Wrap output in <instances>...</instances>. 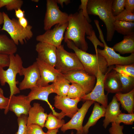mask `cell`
<instances>
[{
  "mask_svg": "<svg viewBox=\"0 0 134 134\" xmlns=\"http://www.w3.org/2000/svg\"><path fill=\"white\" fill-rule=\"evenodd\" d=\"M67 47L74 52L82 64L84 70L88 74L96 77L98 70L105 74L108 70L106 62L99 53L92 54L84 51L76 47L73 42L69 39L64 40Z\"/></svg>",
  "mask_w": 134,
  "mask_h": 134,
  "instance_id": "cell-3",
  "label": "cell"
},
{
  "mask_svg": "<svg viewBox=\"0 0 134 134\" xmlns=\"http://www.w3.org/2000/svg\"><path fill=\"white\" fill-rule=\"evenodd\" d=\"M32 1L35 2H39V0H32Z\"/></svg>",
  "mask_w": 134,
  "mask_h": 134,
  "instance_id": "cell-50",
  "label": "cell"
},
{
  "mask_svg": "<svg viewBox=\"0 0 134 134\" xmlns=\"http://www.w3.org/2000/svg\"><path fill=\"white\" fill-rule=\"evenodd\" d=\"M18 21L20 25L24 28H26L28 25V21L24 17L19 19Z\"/></svg>",
  "mask_w": 134,
  "mask_h": 134,
  "instance_id": "cell-44",
  "label": "cell"
},
{
  "mask_svg": "<svg viewBox=\"0 0 134 134\" xmlns=\"http://www.w3.org/2000/svg\"><path fill=\"white\" fill-rule=\"evenodd\" d=\"M93 43L95 48L96 52L97 46L99 45L102 47H104L103 43L101 42L98 40L96 35L95 32H94L91 36H87L86 37Z\"/></svg>",
  "mask_w": 134,
  "mask_h": 134,
  "instance_id": "cell-40",
  "label": "cell"
},
{
  "mask_svg": "<svg viewBox=\"0 0 134 134\" xmlns=\"http://www.w3.org/2000/svg\"><path fill=\"white\" fill-rule=\"evenodd\" d=\"M54 93V87L53 83L45 87H39L31 90L27 96L28 100L30 102L34 100H39L46 102L51 110L52 114L58 118L62 119L65 116L62 112H56L48 100V97L51 93Z\"/></svg>",
  "mask_w": 134,
  "mask_h": 134,
  "instance_id": "cell-14",
  "label": "cell"
},
{
  "mask_svg": "<svg viewBox=\"0 0 134 134\" xmlns=\"http://www.w3.org/2000/svg\"><path fill=\"white\" fill-rule=\"evenodd\" d=\"M95 102L90 100L85 101L71 119L61 128V131L64 133L68 130L75 129L77 131L76 134H84L82 125L83 120L89 109Z\"/></svg>",
  "mask_w": 134,
  "mask_h": 134,
  "instance_id": "cell-13",
  "label": "cell"
},
{
  "mask_svg": "<svg viewBox=\"0 0 134 134\" xmlns=\"http://www.w3.org/2000/svg\"><path fill=\"white\" fill-rule=\"evenodd\" d=\"M2 13L4 21L0 30L6 32L17 45L19 43L23 44L32 37L33 34L32 26L28 25L24 28L20 25L18 20L14 18L11 19L5 12Z\"/></svg>",
  "mask_w": 134,
  "mask_h": 134,
  "instance_id": "cell-5",
  "label": "cell"
},
{
  "mask_svg": "<svg viewBox=\"0 0 134 134\" xmlns=\"http://www.w3.org/2000/svg\"><path fill=\"white\" fill-rule=\"evenodd\" d=\"M54 106L62 110L65 116L71 118L79 109L77 107L81 99H72L67 96H55L54 99Z\"/></svg>",
  "mask_w": 134,
  "mask_h": 134,
  "instance_id": "cell-16",
  "label": "cell"
},
{
  "mask_svg": "<svg viewBox=\"0 0 134 134\" xmlns=\"http://www.w3.org/2000/svg\"><path fill=\"white\" fill-rule=\"evenodd\" d=\"M57 3L59 4L62 8L64 7V3L66 5L68 4L70 2V0H56Z\"/></svg>",
  "mask_w": 134,
  "mask_h": 134,
  "instance_id": "cell-46",
  "label": "cell"
},
{
  "mask_svg": "<svg viewBox=\"0 0 134 134\" xmlns=\"http://www.w3.org/2000/svg\"><path fill=\"white\" fill-rule=\"evenodd\" d=\"M71 134H74V133L73 131H72Z\"/></svg>",
  "mask_w": 134,
  "mask_h": 134,
  "instance_id": "cell-51",
  "label": "cell"
},
{
  "mask_svg": "<svg viewBox=\"0 0 134 134\" xmlns=\"http://www.w3.org/2000/svg\"><path fill=\"white\" fill-rule=\"evenodd\" d=\"M124 8L128 11L134 13V0H126Z\"/></svg>",
  "mask_w": 134,
  "mask_h": 134,
  "instance_id": "cell-43",
  "label": "cell"
},
{
  "mask_svg": "<svg viewBox=\"0 0 134 134\" xmlns=\"http://www.w3.org/2000/svg\"><path fill=\"white\" fill-rule=\"evenodd\" d=\"M86 95L81 87L77 83H71L70 85L67 96L68 98L75 99H81Z\"/></svg>",
  "mask_w": 134,
  "mask_h": 134,
  "instance_id": "cell-29",
  "label": "cell"
},
{
  "mask_svg": "<svg viewBox=\"0 0 134 134\" xmlns=\"http://www.w3.org/2000/svg\"><path fill=\"white\" fill-rule=\"evenodd\" d=\"M69 15L62 11L57 4L56 0H46V11L44 20V29L45 31L58 24L68 22Z\"/></svg>",
  "mask_w": 134,
  "mask_h": 134,
  "instance_id": "cell-8",
  "label": "cell"
},
{
  "mask_svg": "<svg viewBox=\"0 0 134 134\" xmlns=\"http://www.w3.org/2000/svg\"><path fill=\"white\" fill-rule=\"evenodd\" d=\"M4 96V92L2 89L0 87V97H2Z\"/></svg>",
  "mask_w": 134,
  "mask_h": 134,
  "instance_id": "cell-49",
  "label": "cell"
},
{
  "mask_svg": "<svg viewBox=\"0 0 134 134\" xmlns=\"http://www.w3.org/2000/svg\"><path fill=\"white\" fill-rule=\"evenodd\" d=\"M22 75L24 77L19 84V88L20 90L28 89L31 90L39 86L41 77L36 61L27 67H23L21 71Z\"/></svg>",
  "mask_w": 134,
  "mask_h": 134,
  "instance_id": "cell-10",
  "label": "cell"
},
{
  "mask_svg": "<svg viewBox=\"0 0 134 134\" xmlns=\"http://www.w3.org/2000/svg\"><path fill=\"white\" fill-rule=\"evenodd\" d=\"M106 108L99 103L95 102L92 113L88 121L83 126V130L84 134H87L89 129L92 126L95 125L101 117H104Z\"/></svg>",
  "mask_w": 134,
  "mask_h": 134,
  "instance_id": "cell-22",
  "label": "cell"
},
{
  "mask_svg": "<svg viewBox=\"0 0 134 134\" xmlns=\"http://www.w3.org/2000/svg\"><path fill=\"white\" fill-rule=\"evenodd\" d=\"M114 17L116 21L131 22L134 21V13H132L125 9Z\"/></svg>",
  "mask_w": 134,
  "mask_h": 134,
  "instance_id": "cell-35",
  "label": "cell"
},
{
  "mask_svg": "<svg viewBox=\"0 0 134 134\" xmlns=\"http://www.w3.org/2000/svg\"><path fill=\"white\" fill-rule=\"evenodd\" d=\"M120 103L118 102L115 95L113 96L112 101L106 108L103 121V126L106 129L110 123L113 122L114 119L120 113Z\"/></svg>",
  "mask_w": 134,
  "mask_h": 134,
  "instance_id": "cell-21",
  "label": "cell"
},
{
  "mask_svg": "<svg viewBox=\"0 0 134 134\" xmlns=\"http://www.w3.org/2000/svg\"><path fill=\"white\" fill-rule=\"evenodd\" d=\"M88 1V0H81V4L79 6L78 10H82L83 16L87 21L90 23L92 20L89 17L87 11V6Z\"/></svg>",
  "mask_w": 134,
  "mask_h": 134,
  "instance_id": "cell-39",
  "label": "cell"
},
{
  "mask_svg": "<svg viewBox=\"0 0 134 134\" xmlns=\"http://www.w3.org/2000/svg\"><path fill=\"white\" fill-rule=\"evenodd\" d=\"M48 115L45 112L44 109L40 104L34 103L28 113L27 126L35 124L43 128L44 127Z\"/></svg>",
  "mask_w": 134,
  "mask_h": 134,
  "instance_id": "cell-20",
  "label": "cell"
},
{
  "mask_svg": "<svg viewBox=\"0 0 134 134\" xmlns=\"http://www.w3.org/2000/svg\"><path fill=\"white\" fill-rule=\"evenodd\" d=\"M68 25V22L57 24L53 29L46 31L43 34L37 36L36 40L39 42L58 47L62 45V42L64 39V34Z\"/></svg>",
  "mask_w": 134,
  "mask_h": 134,
  "instance_id": "cell-12",
  "label": "cell"
},
{
  "mask_svg": "<svg viewBox=\"0 0 134 134\" xmlns=\"http://www.w3.org/2000/svg\"><path fill=\"white\" fill-rule=\"evenodd\" d=\"M58 132V129L52 130H48L46 133L47 134H57Z\"/></svg>",
  "mask_w": 134,
  "mask_h": 134,
  "instance_id": "cell-47",
  "label": "cell"
},
{
  "mask_svg": "<svg viewBox=\"0 0 134 134\" xmlns=\"http://www.w3.org/2000/svg\"><path fill=\"white\" fill-rule=\"evenodd\" d=\"M23 3L22 0H0V9L5 6L8 11L21 8Z\"/></svg>",
  "mask_w": 134,
  "mask_h": 134,
  "instance_id": "cell-31",
  "label": "cell"
},
{
  "mask_svg": "<svg viewBox=\"0 0 134 134\" xmlns=\"http://www.w3.org/2000/svg\"><path fill=\"white\" fill-rule=\"evenodd\" d=\"M112 66L108 69L104 80V90L109 93H116L121 92L122 84L118 73L113 68Z\"/></svg>",
  "mask_w": 134,
  "mask_h": 134,
  "instance_id": "cell-19",
  "label": "cell"
},
{
  "mask_svg": "<svg viewBox=\"0 0 134 134\" xmlns=\"http://www.w3.org/2000/svg\"><path fill=\"white\" fill-rule=\"evenodd\" d=\"M112 48L122 54L134 53V34L124 35L123 39Z\"/></svg>",
  "mask_w": 134,
  "mask_h": 134,
  "instance_id": "cell-23",
  "label": "cell"
},
{
  "mask_svg": "<svg viewBox=\"0 0 134 134\" xmlns=\"http://www.w3.org/2000/svg\"><path fill=\"white\" fill-rule=\"evenodd\" d=\"M106 73H102L99 70L96 77V81L95 86L89 93L86 94L81 99V100L85 101L90 100L100 104L105 108L108 105L107 95H105L104 92V80Z\"/></svg>",
  "mask_w": 134,
  "mask_h": 134,
  "instance_id": "cell-11",
  "label": "cell"
},
{
  "mask_svg": "<svg viewBox=\"0 0 134 134\" xmlns=\"http://www.w3.org/2000/svg\"><path fill=\"white\" fill-rule=\"evenodd\" d=\"M9 101V98L0 97V109H4V112L7 109Z\"/></svg>",
  "mask_w": 134,
  "mask_h": 134,
  "instance_id": "cell-42",
  "label": "cell"
},
{
  "mask_svg": "<svg viewBox=\"0 0 134 134\" xmlns=\"http://www.w3.org/2000/svg\"><path fill=\"white\" fill-rule=\"evenodd\" d=\"M65 123L64 120L58 118L51 112L48 115L44 127L48 130L59 129Z\"/></svg>",
  "mask_w": 134,
  "mask_h": 134,
  "instance_id": "cell-28",
  "label": "cell"
},
{
  "mask_svg": "<svg viewBox=\"0 0 134 134\" xmlns=\"http://www.w3.org/2000/svg\"><path fill=\"white\" fill-rule=\"evenodd\" d=\"M17 45L5 34H0V54L9 56L17 52Z\"/></svg>",
  "mask_w": 134,
  "mask_h": 134,
  "instance_id": "cell-25",
  "label": "cell"
},
{
  "mask_svg": "<svg viewBox=\"0 0 134 134\" xmlns=\"http://www.w3.org/2000/svg\"><path fill=\"white\" fill-rule=\"evenodd\" d=\"M45 134H47V133H45Z\"/></svg>",
  "mask_w": 134,
  "mask_h": 134,
  "instance_id": "cell-52",
  "label": "cell"
},
{
  "mask_svg": "<svg viewBox=\"0 0 134 134\" xmlns=\"http://www.w3.org/2000/svg\"><path fill=\"white\" fill-rule=\"evenodd\" d=\"M9 98V101L7 109L4 112L5 114L9 110L13 112L17 117L22 114L28 115L32 106L31 102L28 100L27 96L13 95Z\"/></svg>",
  "mask_w": 134,
  "mask_h": 134,
  "instance_id": "cell-15",
  "label": "cell"
},
{
  "mask_svg": "<svg viewBox=\"0 0 134 134\" xmlns=\"http://www.w3.org/2000/svg\"><path fill=\"white\" fill-rule=\"evenodd\" d=\"M4 21L3 17L2 12L0 11V26L3 24Z\"/></svg>",
  "mask_w": 134,
  "mask_h": 134,
  "instance_id": "cell-48",
  "label": "cell"
},
{
  "mask_svg": "<svg viewBox=\"0 0 134 134\" xmlns=\"http://www.w3.org/2000/svg\"><path fill=\"white\" fill-rule=\"evenodd\" d=\"M53 83L54 85V93L59 96H67L70 82L66 78L63 74L58 76Z\"/></svg>",
  "mask_w": 134,
  "mask_h": 134,
  "instance_id": "cell-26",
  "label": "cell"
},
{
  "mask_svg": "<svg viewBox=\"0 0 134 134\" xmlns=\"http://www.w3.org/2000/svg\"><path fill=\"white\" fill-rule=\"evenodd\" d=\"M118 73L122 84L121 93H128L134 89V77L127 76Z\"/></svg>",
  "mask_w": 134,
  "mask_h": 134,
  "instance_id": "cell-30",
  "label": "cell"
},
{
  "mask_svg": "<svg viewBox=\"0 0 134 134\" xmlns=\"http://www.w3.org/2000/svg\"><path fill=\"white\" fill-rule=\"evenodd\" d=\"M57 60L55 67L60 73L64 74L72 71L84 70L75 53L67 51L63 45L57 47Z\"/></svg>",
  "mask_w": 134,
  "mask_h": 134,
  "instance_id": "cell-6",
  "label": "cell"
},
{
  "mask_svg": "<svg viewBox=\"0 0 134 134\" xmlns=\"http://www.w3.org/2000/svg\"><path fill=\"white\" fill-rule=\"evenodd\" d=\"M113 69L123 75L134 77V63L125 65H115Z\"/></svg>",
  "mask_w": 134,
  "mask_h": 134,
  "instance_id": "cell-32",
  "label": "cell"
},
{
  "mask_svg": "<svg viewBox=\"0 0 134 134\" xmlns=\"http://www.w3.org/2000/svg\"><path fill=\"white\" fill-rule=\"evenodd\" d=\"M115 96L124 110L129 113H134V89L126 93H116Z\"/></svg>",
  "mask_w": 134,
  "mask_h": 134,
  "instance_id": "cell-24",
  "label": "cell"
},
{
  "mask_svg": "<svg viewBox=\"0 0 134 134\" xmlns=\"http://www.w3.org/2000/svg\"><path fill=\"white\" fill-rule=\"evenodd\" d=\"M114 29L118 33L124 35L134 34V22L116 21Z\"/></svg>",
  "mask_w": 134,
  "mask_h": 134,
  "instance_id": "cell-27",
  "label": "cell"
},
{
  "mask_svg": "<svg viewBox=\"0 0 134 134\" xmlns=\"http://www.w3.org/2000/svg\"><path fill=\"white\" fill-rule=\"evenodd\" d=\"M96 27L100 34L99 38L104 44V49L101 50L97 48L96 54L99 53L104 57L108 67L114 65H125L134 63V53L128 56L123 57L116 53L112 47L107 45L99 25Z\"/></svg>",
  "mask_w": 134,
  "mask_h": 134,
  "instance_id": "cell-7",
  "label": "cell"
},
{
  "mask_svg": "<svg viewBox=\"0 0 134 134\" xmlns=\"http://www.w3.org/2000/svg\"><path fill=\"white\" fill-rule=\"evenodd\" d=\"M113 0H88L87 9L88 14L98 16L104 24L107 30L106 40L111 41L115 31L116 21L112 10Z\"/></svg>",
  "mask_w": 134,
  "mask_h": 134,
  "instance_id": "cell-2",
  "label": "cell"
},
{
  "mask_svg": "<svg viewBox=\"0 0 134 134\" xmlns=\"http://www.w3.org/2000/svg\"><path fill=\"white\" fill-rule=\"evenodd\" d=\"M10 63L8 68L4 70L0 67V83L1 86L7 83L9 87L10 95L9 98L19 94L20 90L17 87L18 82L16 77L17 74L21 76V71L23 67L22 59L18 54L9 56Z\"/></svg>",
  "mask_w": 134,
  "mask_h": 134,
  "instance_id": "cell-4",
  "label": "cell"
},
{
  "mask_svg": "<svg viewBox=\"0 0 134 134\" xmlns=\"http://www.w3.org/2000/svg\"><path fill=\"white\" fill-rule=\"evenodd\" d=\"M36 61L39 67L41 77L39 87L46 86L50 82L54 83L58 76L62 74L55 67L37 58Z\"/></svg>",
  "mask_w": 134,
  "mask_h": 134,
  "instance_id": "cell-18",
  "label": "cell"
},
{
  "mask_svg": "<svg viewBox=\"0 0 134 134\" xmlns=\"http://www.w3.org/2000/svg\"><path fill=\"white\" fill-rule=\"evenodd\" d=\"M37 58L55 67L57 60V47L47 43L39 42L35 46Z\"/></svg>",
  "mask_w": 134,
  "mask_h": 134,
  "instance_id": "cell-17",
  "label": "cell"
},
{
  "mask_svg": "<svg viewBox=\"0 0 134 134\" xmlns=\"http://www.w3.org/2000/svg\"><path fill=\"white\" fill-rule=\"evenodd\" d=\"M134 121V113H119L114 119L112 122L120 124L123 123L127 125H132Z\"/></svg>",
  "mask_w": 134,
  "mask_h": 134,
  "instance_id": "cell-33",
  "label": "cell"
},
{
  "mask_svg": "<svg viewBox=\"0 0 134 134\" xmlns=\"http://www.w3.org/2000/svg\"><path fill=\"white\" fill-rule=\"evenodd\" d=\"M124 126L112 122L111 127L108 129L109 134H124L123 132Z\"/></svg>",
  "mask_w": 134,
  "mask_h": 134,
  "instance_id": "cell-38",
  "label": "cell"
},
{
  "mask_svg": "<svg viewBox=\"0 0 134 134\" xmlns=\"http://www.w3.org/2000/svg\"><path fill=\"white\" fill-rule=\"evenodd\" d=\"M28 116L22 114L18 117L17 121L18 128L16 134H27Z\"/></svg>",
  "mask_w": 134,
  "mask_h": 134,
  "instance_id": "cell-34",
  "label": "cell"
},
{
  "mask_svg": "<svg viewBox=\"0 0 134 134\" xmlns=\"http://www.w3.org/2000/svg\"><path fill=\"white\" fill-rule=\"evenodd\" d=\"M63 74L70 83L80 85L86 94L92 91L96 82L95 76L88 74L83 70L70 71Z\"/></svg>",
  "mask_w": 134,
  "mask_h": 134,
  "instance_id": "cell-9",
  "label": "cell"
},
{
  "mask_svg": "<svg viewBox=\"0 0 134 134\" xmlns=\"http://www.w3.org/2000/svg\"><path fill=\"white\" fill-rule=\"evenodd\" d=\"M126 0H113L112 5V10L113 14L115 16L124 9Z\"/></svg>",
  "mask_w": 134,
  "mask_h": 134,
  "instance_id": "cell-36",
  "label": "cell"
},
{
  "mask_svg": "<svg viewBox=\"0 0 134 134\" xmlns=\"http://www.w3.org/2000/svg\"><path fill=\"white\" fill-rule=\"evenodd\" d=\"M24 11L21 8L15 10V15L19 19L24 17Z\"/></svg>",
  "mask_w": 134,
  "mask_h": 134,
  "instance_id": "cell-45",
  "label": "cell"
},
{
  "mask_svg": "<svg viewBox=\"0 0 134 134\" xmlns=\"http://www.w3.org/2000/svg\"><path fill=\"white\" fill-rule=\"evenodd\" d=\"M66 30L64 40L72 41L78 48L86 52L88 46L85 35L91 36L95 31L92 25L83 16L81 9L69 15L68 25Z\"/></svg>",
  "mask_w": 134,
  "mask_h": 134,
  "instance_id": "cell-1",
  "label": "cell"
},
{
  "mask_svg": "<svg viewBox=\"0 0 134 134\" xmlns=\"http://www.w3.org/2000/svg\"><path fill=\"white\" fill-rule=\"evenodd\" d=\"M10 63L9 56L0 54V67L3 68L8 67Z\"/></svg>",
  "mask_w": 134,
  "mask_h": 134,
  "instance_id": "cell-41",
  "label": "cell"
},
{
  "mask_svg": "<svg viewBox=\"0 0 134 134\" xmlns=\"http://www.w3.org/2000/svg\"><path fill=\"white\" fill-rule=\"evenodd\" d=\"M42 128L40 126L33 124L28 126L27 134H45Z\"/></svg>",
  "mask_w": 134,
  "mask_h": 134,
  "instance_id": "cell-37",
  "label": "cell"
}]
</instances>
